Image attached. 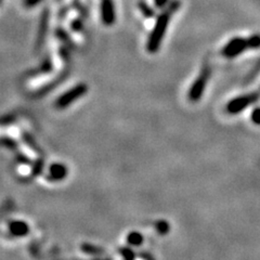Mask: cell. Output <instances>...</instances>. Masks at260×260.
Instances as JSON below:
<instances>
[{
  "label": "cell",
  "mask_w": 260,
  "mask_h": 260,
  "mask_svg": "<svg viewBox=\"0 0 260 260\" xmlns=\"http://www.w3.org/2000/svg\"><path fill=\"white\" fill-rule=\"evenodd\" d=\"M260 48V34H253L248 37L235 36L221 49V54L226 59H234L246 50H256Z\"/></svg>",
  "instance_id": "2"
},
{
  "label": "cell",
  "mask_w": 260,
  "mask_h": 260,
  "mask_svg": "<svg viewBox=\"0 0 260 260\" xmlns=\"http://www.w3.org/2000/svg\"><path fill=\"white\" fill-rule=\"evenodd\" d=\"M170 2L172 0H153V4H154V7L156 8V9H164V8H166Z\"/></svg>",
  "instance_id": "16"
},
{
  "label": "cell",
  "mask_w": 260,
  "mask_h": 260,
  "mask_svg": "<svg viewBox=\"0 0 260 260\" xmlns=\"http://www.w3.org/2000/svg\"><path fill=\"white\" fill-rule=\"evenodd\" d=\"M258 96H259L258 93L254 92V93H248V94H244V95L235 98V99L231 100L229 103H228L226 111L230 114H238L244 109H246L251 102H254L257 99Z\"/></svg>",
  "instance_id": "6"
},
{
  "label": "cell",
  "mask_w": 260,
  "mask_h": 260,
  "mask_svg": "<svg viewBox=\"0 0 260 260\" xmlns=\"http://www.w3.org/2000/svg\"><path fill=\"white\" fill-rule=\"evenodd\" d=\"M81 249H83L85 253L91 254V255H101L103 253L102 249L98 248L94 245H91V244H88V243L84 244V245L81 246Z\"/></svg>",
  "instance_id": "12"
},
{
  "label": "cell",
  "mask_w": 260,
  "mask_h": 260,
  "mask_svg": "<svg viewBox=\"0 0 260 260\" xmlns=\"http://www.w3.org/2000/svg\"><path fill=\"white\" fill-rule=\"evenodd\" d=\"M156 230L160 233V234H166L169 231V224L167 221L165 220H159L156 224H155Z\"/></svg>",
  "instance_id": "13"
},
{
  "label": "cell",
  "mask_w": 260,
  "mask_h": 260,
  "mask_svg": "<svg viewBox=\"0 0 260 260\" xmlns=\"http://www.w3.org/2000/svg\"><path fill=\"white\" fill-rule=\"evenodd\" d=\"M43 0H23V6L27 8V9H30V8H34L38 6Z\"/></svg>",
  "instance_id": "17"
},
{
  "label": "cell",
  "mask_w": 260,
  "mask_h": 260,
  "mask_svg": "<svg viewBox=\"0 0 260 260\" xmlns=\"http://www.w3.org/2000/svg\"><path fill=\"white\" fill-rule=\"evenodd\" d=\"M71 27H72V29L74 30V31H80L81 29H83V27H84V23H83V21H81L80 19H75L74 21H72Z\"/></svg>",
  "instance_id": "15"
},
{
  "label": "cell",
  "mask_w": 260,
  "mask_h": 260,
  "mask_svg": "<svg viewBox=\"0 0 260 260\" xmlns=\"http://www.w3.org/2000/svg\"><path fill=\"white\" fill-rule=\"evenodd\" d=\"M210 73H211V70L209 67L203 68L201 74L198 76L197 79L194 80V83L192 84V86L190 88L189 93H188L189 100H191L193 102H197L201 99L203 93H204V91H205L206 85H207L209 77H210Z\"/></svg>",
  "instance_id": "3"
},
{
  "label": "cell",
  "mask_w": 260,
  "mask_h": 260,
  "mask_svg": "<svg viewBox=\"0 0 260 260\" xmlns=\"http://www.w3.org/2000/svg\"><path fill=\"white\" fill-rule=\"evenodd\" d=\"M49 23H50V10L46 8L42 12L39 20V26L37 30V37L35 40V50L38 52L46 43L48 30H49Z\"/></svg>",
  "instance_id": "5"
},
{
  "label": "cell",
  "mask_w": 260,
  "mask_h": 260,
  "mask_svg": "<svg viewBox=\"0 0 260 260\" xmlns=\"http://www.w3.org/2000/svg\"><path fill=\"white\" fill-rule=\"evenodd\" d=\"M181 2L180 0H172L170 4L161 10V12L156 16L155 24L152 28L150 36L146 40V50L149 53H156L161 46L162 39L165 37L166 31L168 29L169 23L175 13L180 9Z\"/></svg>",
  "instance_id": "1"
},
{
  "label": "cell",
  "mask_w": 260,
  "mask_h": 260,
  "mask_svg": "<svg viewBox=\"0 0 260 260\" xmlns=\"http://www.w3.org/2000/svg\"><path fill=\"white\" fill-rule=\"evenodd\" d=\"M251 119L255 124L260 125V109H256L253 114H251Z\"/></svg>",
  "instance_id": "18"
},
{
  "label": "cell",
  "mask_w": 260,
  "mask_h": 260,
  "mask_svg": "<svg viewBox=\"0 0 260 260\" xmlns=\"http://www.w3.org/2000/svg\"><path fill=\"white\" fill-rule=\"evenodd\" d=\"M127 242L130 244V245L134 246H139L143 242V237L141 235V233L139 232H132L128 234L127 237Z\"/></svg>",
  "instance_id": "11"
},
{
  "label": "cell",
  "mask_w": 260,
  "mask_h": 260,
  "mask_svg": "<svg viewBox=\"0 0 260 260\" xmlns=\"http://www.w3.org/2000/svg\"><path fill=\"white\" fill-rule=\"evenodd\" d=\"M120 255L123 256V258H124L125 260H135V254H134V251H133L132 249H129V248H126V247L121 248V249H120Z\"/></svg>",
  "instance_id": "14"
},
{
  "label": "cell",
  "mask_w": 260,
  "mask_h": 260,
  "mask_svg": "<svg viewBox=\"0 0 260 260\" xmlns=\"http://www.w3.org/2000/svg\"><path fill=\"white\" fill-rule=\"evenodd\" d=\"M101 21L107 26L113 25L116 21V11L113 0H101L100 5Z\"/></svg>",
  "instance_id": "7"
},
{
  "label": "cell",
  "mask_w": 260,
  "mask_h": 260,
  "mask_svg": "<svg viewBox=\"0 0 260 260\" xmlns=\"http://www.w3.org/2000/svg\"><path fill=\"white\" fill-rule=\"evenodd\" d=\"M88 91V86L85 84H78L75 87H73L67 92H64L62 95H60L55 101V107L62 110L70 107V105L76 101L79 98L83 96Z\"/></svg>",
  "instance_id": "4"
},
{
  "label": "cell",
  "mask_w": 260,
  "mask_h": 260,
  "mask_svg": "<svg viewBox=\"0 0 260 260\" xmlns=\"http://www.w3.org/2000/svg\"><path fill=\"white\" fill-rule=\"evenodd\" d=\"M9 231L15 237H25L29 232V226L24 221H12L9 223Z\"/></svg>",
  "instance_id": "9"
},
{
  "label": "cell",
  "mask_w": 260,
  "mask_h": 260,
  "mask_svg": "<svg viewBox=\"0 0 260 260\" xmlns=\"http://www.w3.org/2000/svg\"><path fill=\"white\" fill-rule=\"evenodd\" d=\"M138 8H139L141 14L145 19H152L155 16V10L150 5H148V3H145L144 0H141V2L138 3Z\"/></svg>",
  "instance_id": "10"
},
{
  "label": "cell",
  "mask_w": 260,
  "mask_h": 260,
  "mask_svg": "<svg viewBox=\"0 0 260 260\" xmlns=\"http://www.w3.org/2000/svg\"><path fill=\"white\" fill-rule=\"evenodd\" d=\"M68 169L63 164H59V162H54L50 166L49 169V176L53 181H60L67 177Z\"/></svg>",
  "instance_id": "8"
}]
</instances>
